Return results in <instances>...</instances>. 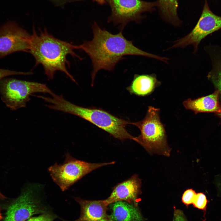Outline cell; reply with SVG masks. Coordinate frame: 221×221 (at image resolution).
<instances>
[{
	"instance_id": "cell-1",
	"label": "cell",
	"mask_w": 221,
	"mask_h": 221,
	"mask_svg": "<svg viewBox=\"0 0 221 221\" xmlns=\"http://www.w3.org/2000/svg\"><path fill=\"white\" fill-rule=\"evenodd\" d=\"M93 38L84 41L76 49L82 50L90 57L93 67L91 72V85L97 73L104 69L111 71L117 64L126 55H138L155 59L166 62L167 58L147 52L135 46L131 41L124 36L122 31L113 34L102 29L95 22L92 26Z\"/></svg>"
},
{
	"instance_id": "cell-2",
	"label": "cell",
	"mask_w": 221,
	"mask_h": 221,
	"mask_svg": "<svg viewBox=\"0 0 221 221\" xmlns=\"http://www.w3.org/2000/svg\"><path fill=\"white\" fill-rule=\"evenodd\" d=\"M75 46L55 38L46 29L38 33L33 27L29 52L34 58L36 65L41 64L43 66L49 80L52 79L55 72L59 71L64 73L75 82L74 78L67 68L69 64L67 59L68 55L82 59L75 52Z\"/></svg>"
},
{
	"instance_id": "cell-3",
	"label": "cell",
	"mask_w": 221,
	"mask_h": 221,
	"mask_svg": "<svg viewBox=\"0 0 221 221\" xmlns=\"http://www.w3.org/2000/svg\"><path fill=\"white\" fill-rule=\"evenodd\" d=\"M47 102L49 104L47 107L49 108L83 118L122 141L127 139L133 140L134 138L126 129L130 122L105 111L77 106L65 99L62 95L55 94L48 98Z\"/></svg>"
},
{
	"instance_id": "cell-4",
	"label": "cell",
	"mask_w": 221,
	"mask_h": 221,
	"mask_svg": "<svg viewBox=\"0 0 221 221\" xmlns=\"http://www.w3.org/2000/svg\"><path fill=\"white\" fill-rule=\"evenodd\" d=\"M160 112L159 108L149 106L142 120L130 122L141 132V134L134 137L133 140L139 144L149 153L169 157L171 149L167 143L164 126L160 119Z\"/></svg>"
},
{
	"instance_id": "cell-5",
	"label": "cell",
	"mask_w": 221,
	"mask_h": 221,
	"mask_svg": "<svg viewBox=\"0 0 221 221\" xmlns=\"http://www.w3.org/2000/svg\"><path fill=\"white\" fill-rule=\"evenodd\" d=\"M53 92L46 84L14 78H3L0 80V95L2 102L9 108L16 110L25 107L32 94Z\"/></svg>"
},
{
	"instance_id": "cell-6",
	"label": "cell",
	"mask_w": 221,
	"mask_h": 221,
	"mask_svg": "<svg viewBox=\"0 0 221 221\" xmlns=\"http://www.w3.org/2000/svg\"><path fill=\"white\" fill-rule=\"evenodd\" d=\"M115 163V161L102 163L87 162L76 159L68 153L62 164L56 163L49 167L48 170L53 181L64 192L92 171Z\"/></svg>"
},
{
	"instance_id": "cell-7",
	"label": "cell",
	"mask_w": 221,
	"mask_h": 221,
	"mask_svg": "<svg viewBox=\"0 0 221 221\" xmlns=\"http://www.w3.org/2000/svg\"><path fill=\"white\" fill-rule=\"evenodd\" d=\"M110 5L111 13L108 17V22L114 25H119L122 31L129 22H140L142 18L141 14L150 11L155 6L157 2H148L141 0H105Z\"/></svg>"
},
{
	"instance_id": "cell-8",
	"label": "cell",
	"mask_w": 221,
	"mask_h": 221,
	"mask_svg": "<svg viewBox=\"0 0 221 221\" xmlns=\"http://www.w3.org/2000/svg\"><path fill=\"white\" fill-rule=\"evenodd\" d=\"M41 187L32 185L9 206L4 221H25L32 215L46 213V209L38 196Z\"/></svg>"
},
{
	"instance_id": "cell-9",
	"label": "cell",
	"mask_w": 221,
	"mask_h": 221,
	"mask_svg": "<svg viewBox=\"0 0 221 221\" xmlns=\"http://www.w3.org/2000/svg\"><path fill=\"white\" fill-rule=\"evenodd\" d=\"M221 29V16L213 13L209 8L207 0L201 15L196 26L188 34L174 42L169 49L184 48L192 45L194 47L193 53H196L201 41L208 35Z\"/></svg>"
},
{
	"instance_id": "cell-10",
	"label": "cell",
	"mask_w": 221,
	"mask_h": 221,
	"mask_svg": "<svg viewBox=\"0 0 221 221\" xmlns=\"http://www.w3.org/2000/svg\"><path fill=\"white\" fill-rule=\"evenodd\" d=\"M31 36L15 22L5 23L0 28V58L16 52H29Z\"/></svg>"
},
{
	"instance_id": "cell-11",
	"label": "cell",
	"mask_w": 221,
	"mask_h": 221,
	"mask_svg": "<svg viewBox=\"0 0 221 221\" xmlns=\"http://www.w3.org/2000/svg\"><path fill=\"white\" fill-rule=\"evenodd\" d=\"M141 181L136 175L117 185L110 196L104 200L108 205L116 202L124 201L137 206V200L141 192Z\"/></svg>"
},
{
	"instance_id": "cell-12",
	"label": "cell",
	"mask_w": 221,
	"mask_h": 221,
	"mask_svg": "<svg viewBox=\"0 0 221 221\" xmlns=\"http://www.w3.org/2000/svg\"><path fill=\"white\" fill-rule=\"evenodd\" d=\"M80 207L79 218L73 221H112L107 213L108 205L103 200H87L74 198Z\"/></svg>"
},
{
	"instance_id": "cell-13",
	"label": "cell",
	"mask_w": 221,
	"mask_h": 221,
	"mask_svg": "<svg viewBox=\"0 0 221 221\" xmlns=\"http://www.w3.org/2000/svg\"><path fill=\"white\" fill-rule=\"evenodd\" d=\"M220 92L217 90L211 94L192 99H188L183 103L187 110L193 111L195 114L203 112H219L221 106L219 101Z\"/></svg>"
},
{
	"instance_id": "cell-14",
	"label": "cell",
	"mask_w": 221,
	"mask_h": 221,
	"mask_svg": "<svg viewBox=\"0 0 221 221\" xmlns=\"http://www.w3.org/2000/svg\"><path fill=\"white\" fill-rule=\"evenodd\" d=\"M112 221H144L137 206L124 201L112 204Z\"/></svg>"
},
{
	"instance_id": "cell-15",
	"label": "cell",
	"mask_w": 221,
	"mask_h": 221,
	"mask_svg": "<svg viewBox=\"0 0 221 221\" xmlns=\"http://www.w3.org/2000/svg\"><path fill=\"white\" fill-rule=\"evenodd\" d=\"M161 84L154 74H136L127 89L131 93L144 96L151 93Z\"/></svg>"
},
{
	"instance_id": "cell-16",
	"label": "cell",
	"mask_w": 221,
	"mask_h": 221,
	"mask_svg": "<svg viewBox=\"0 0 221 221\" xmlns=\"http://www.w3.org/2000/svg\"><path fill=\"white\" fill-rule=\"evenodd\" d=\"M205 49L210 57L212 66L207 77L221 95V47L209 45Z\"/></svg>"
},
{
	"instance_id": "cell-17",
	"label": "cell",
	"mask_w": 221,
	"mask_h": 221,
	"mask_svg": "<svg viewBox=\"0 0 221 221\" xmlns=\"http://www.w3.org/2000/svg\"><path fill=\"white\" fill-rule=\"evenodd\" d=\"M157 2L164 19L174 26H179L180 21L177 13V0H158Z\"/></svg>"
},
{
	"instance_id": "cell-18",
	"label": "cell",
	"mask_w": 221,
	"mask_h": 221,
	"mask_svg": "<svg viewBox=\"0 0 221 221\" xmlns=\"http://www.w3.org/2000/svg\"><path fill=\"white\" fill-rule=\"evenodd\" d=\"M208 201L206 195L202 192L196 193L192 204L194 207L204 212L207 211V207Z\"/></svg>"
},
{
	"instance_id": "cell-19",
	"label": "cell",
	"mask_w": 221,
	"mask_h": 221,
	"mask_svg": "<svg viewBox=\"0 0 221 221\" xmlns=\"http://www.w3.org/2000/svg\"><path fill=\"white\" fill-rule=\"evenodd\" d=\"M196 193L192 189L186 190L184 192L181 198L182 203L186 206L192 204Z\"/></svg>"
},
{
	"instance_id": "cell-20",
	"label": "cell",
	"mask_w": 221,
	"mask_h": 221,
	"mask_svg": "<svg viewBox=\"0 0 221 221\" xmlns=\"http://www.w3.org/2000/svg\"><path fill=\"white\" fill-rule=\"evenodd\" d=\"M54 218L53 215L46 212L38 216L31 218L27 221H53Z\"/></svg>"
},
{
	"instance_id": "cell-21",
	"label": "cell",
	"mask_w": 221,
	"mask_h": 221,
	"mask_svg": "<svg viewBox=\"0 0 221 221\" xmlns=\"http://www.w3.org/2000/svg\"><path fill=\"white\" fill-rule=\"evenodd\" d=\"M30 74V72H16L0 68V80L5 77L9 76L16 75H27Z\"/></svg>"
},
{
	"instance_id": "cell-22",
	"label": "cell",
	"mask_w": 221,
	"mask_h": 221,
	"mask_svg": "<svg viewBox=\"0 0 221 221\" xmlns=\"http://www.w3.org/2000/svg\"><path fill=\"white\" fill-rule=\"evenodd\" d=\"M173 221H187L183 211L179 209H175Z\"/></svg>"
},
{
	"instance_id": "cell-23",
	"label": "cell",
	"mask_w": 221,
	"mask_h": 221,
	"mask_svg": "<svg viewBox=\"0 0 221 221\" xmlns=\"http://www.w3.org/2000/svg\"><path fill=\"white\" fill-rule=\"evenodd\" d=\"M54 5L60 7H64L66 4L83 0H47Z\"/></svg>"
},
{
	"instance_id": "cell-24",
	"label": "cell",
	"mask_w": 221,
	"mask_h": 221,
	"mask_svg": "<svg viewBox=\"0 0 221 221\" xmlns=\"http://www.w3.org/2000/svg\"><path fill=\"white\" fill-rule=\"evenodd\" d=\"M94 1L100 4L103 5L106 2L105 0H93Z\"/></svg>"
},
{
	"instance_id": "cell-25",
	"label": "cell",
	"mask_w": 221,
	"mask_h": 221,
	"mask_svg": "<svg viewBox=\"0 0 221 221\" xmlns=\"http://www.w3.org/2000/svg\"><path fill=\"white\" fill-rule=\"evenodd\" d=\"M216 115L218 116L219 117L221 118V111L219 113H215Z\"/></svg>"
},
{
	"instance_id": "cell-26",
	"label": "cell",
	"mask_w": 221,
	"mask_h": 221,
	"mask_svg": "<svg viewBox=\"0 0 221 221\" xmlns=\"http://www.w3.org/2000/svg\"><path fill=\"white\" fill-rule=\"evenodd\" d=\"M0 198L1 199H4L5 197L0 192Z\"/></svg>"
},
{
	"instance_id": "cell-27",
	"label": "cell",
	"mask_w": 221,
	"mask_h": 221,
	"mask_svg": "<svg viewBox=\"0 0 221 221\" xmlns=\"http://www.w3.org/2000/svg\"><path fill=\"white\" fill-rule=\"evenodd\" d=\"M2 219V216L1 213H0V221Z\"/></svg>"
}]
</instances>
